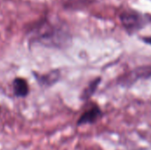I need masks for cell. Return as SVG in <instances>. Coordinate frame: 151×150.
<instances>
[{
	"mask_svg": "<svg viewBox=\"0 0 151 150\" xmlns=\"http://www.w3.org/2000/svg\"><path fill=\"white\" fill-rule=\"evenodd\" d=\"M27 37L31 44L54 49H65L72 42L71 33L65 23L47 18L35 23L29 28Z\"/></svg>",
	"mask_w": 151,
	"mask_h": 150,
	"instance_id": "obj_1",
	"label": "cell"
},
{
	"mask_svg": "<svg viewBox=\"0 0 151 150\" xmlns=\"http://www.w3.org/2000/svg\"><path fill=\"white\" fill-rule=\"evenodd\" d=\"M120 20L126 31L129 34H134L150 23L151 16L134 11H127L120 15Z\"/></svg>",
	"mask_w": 151,
	"mask_h": 150,
	"instance_id": "obj_2",
	"label": "cell"
},
{
	"mask_svg": "<svg viewBox=\"0 0 151 150\" xmlns=\"http://www.w3.org/2000/svg\"><path fill=\"white\" fill-rule=\"evenodd\" d=\"M103 111L101 108L94 104L89 109L86 110L79 118L77 121V126H82L86 125H94L103 118Z\"/></svg>",
	"mask_w": 151,
	"mask_h": 150,
	"instance_id": "obj_3",
	"label": "cell"
},
{
	"mask_svg": "<svg viewBox=\"0 0 151 150\" xmlns=\"http://www.w3.org/2000/svg\"><path fill=\"white\" fill-rule=\"evenodd\" d=\"M150 77H151V66H140L126 74L121 79V84L128 86L140 79Z\"/></svg>",
	"mask_w": 151,
	"mask_h": 150,
	"instance_id": "obj_4",
	"label": "cell"
},
{
	"mask_svg": "<svg viewBox=\"0 0 151 150\" xmlns=\"http://www.w3.org/2000/svg\"><path fill=\"white\" fill-rule=\"evenodd\" d=\"M34 75L35 76V78L40 85L44 86V87H50V86L54 85L59 80L60 72H59V71L55 70V71H51V72H50L46 74H42V75L34 72Z\"/></svg>",
	"mask_w": 151,
	"mask_h": 150,
	"instance_id": "obj_5",
	"label": "cell"
},
{
	"mask_svg": "<svg viewBox=\"0 0 151 150\" xmlns=\"http://www.w3.org/2000/svg\"><path fill=\"white\" fill-rule=\"evenodd\" d=\"M14 95L18 97H25L28 95L29 88L26 80L22 78H16L12 82Z\"/></svg>",
	"mask_w": 151,
	"mask_h": 150,
	"instance_id": "obj_6",
	"label": "cell"
},
{
	"mask_svg": "<svg viewBox=\"0 0 151 150\" xmlns=\"http://www.w3.org/2000/svg\"><path fill=\"white\" fill-rule=\"evenodd\" d=\"M101 78H96L95 80H93L89 84L88 86L84 89V91L82 92V95H81V100L82 101H87L88 100L89 98H91L93 96V95L96 92L98 87H99V84L101 83Z\"/></svg>",
	"mask_w": 151,
	"mask_h": 150,
	"instance_id": "obj_7",
	"label": "cell"
},
{
	"mask_svg": "<svg viewBox=\"0 0 151 150\" xmlns=\"http://www.w3.org/2000/svg\"><path fill=\"white\" fill-rule=\"evenodd\" d=\"M142 41L148 44H150L151 45V36H148V37H143L142 38Z\"/></svg>",
	"mask_w": 151,
	"mask_h": 150,
	"instance_id": "obj_8",
	"label": "cell"
}]
</instances>
